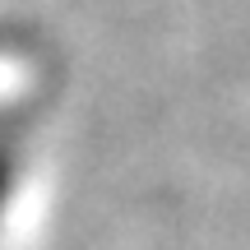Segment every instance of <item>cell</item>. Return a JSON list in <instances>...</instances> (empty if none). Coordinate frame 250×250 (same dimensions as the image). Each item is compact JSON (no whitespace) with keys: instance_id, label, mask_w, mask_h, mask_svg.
I'll return each instance as SVG.
<instances>
[{"instance_id":"cell-1","label":"cell","mask_w":250,"mask_h":250,"mask_svg":"<svg viewBox=\"0 0 250 250\" xmlns=\"http://www.w3.org/2000/svg\"><path fill=\"white\" fill-rule=\"evenodd\" d=\"M23 186H28V134L19 121L0 111V250H5V236L14 227Z\"/></svg>"}]
</instances>
